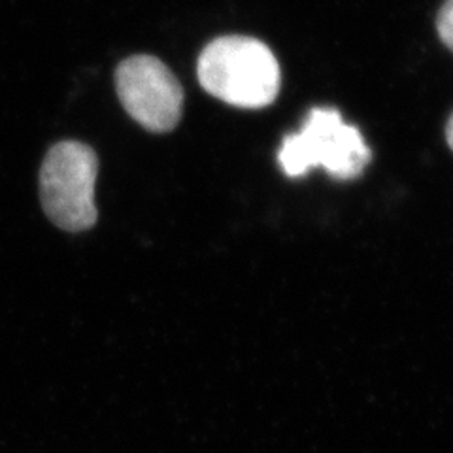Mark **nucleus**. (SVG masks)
Here are the masks:
<instances>
[{"mask_svg":"<svg viewBox=\"0 0 453 453\" xmlns=\"http://www.w3.org/2000/svg\"><path fill=\"white\" fill-rule=\"evenodd\" d=\"M198 81L206 93L238 108H265L280 91L281 74L274 53L248 36H221L198 59Z\"/></svg>","mask_w":453,"mask_h":453,"instance_id":"f257e3e1","label":"nucleus"},{"mask_svg":"<svg viewBox=\"0 0 453 453\" xmlns=\"http://www.w3.org/2000/svg\"><path fill=\"white\" fill-rule=\"evenodd\" d=\"M372 159L357 127L346 125L333 108H314L299 133L288 134L278 153L283 173L291 178L325 168L336 180H353Z\"/></svg>","mask_w":453,"mask_h":453,"instance_id":"f03ea898","label":"nucleus"},{"mask_svg":"<svg viewBox=\"0 0 453 453\" xmlns=\"http://www.w3.org/2000/svg\"><path fill=\"white\" fill-rule=\"evenodd\" d=\"M121 106L151 133L173 131L181 118L183 91L170 68L151 55H134L116 68Z\"/></svg>","mask_w":453,"mask_h":453,"instance_id":"20e7f679","label":"nucleus"},{"mask_svg":"<svg viewBox=\"0 0 453 453\" xmlns=\"http://www.w3.org/2000/svg\"><path fill=\"white\" fill-rule=\"evenodd\" d=\"M446 140H448L449 148L453 150V116L449 118V121H448V127H446Z\"/></svg>","mask_w":453,"mask_h":453,"instance_id":"423d86ee","label":"nucleus"},{"mask_svg":"<svg viewBox=\"0 0 453 453\" xmlns=\"http://www.w3.org/2000/svg\"><path fill=\"white\" fill-rule=\"evenodd\" d=\"M436 28L444 44L453 51V0H446L441 12H438Z\"/></svg>","mask_w":453,"mask_h":453,"instance_id":"39448f33","label":"nucleus"},{"mask_svg":"<svg viewBox=\"0 0 453 453\" xmlns=\"http://www.w3.org/2000/svg\"><path fill=\"white\" fill-rule=\"evenodd\" d=\"M96 153L83 142L65 140L48 151L40 168V201L59 229L81 233L96 223Z\"/></svg>","mask_w":453,"mask_h":453,"instance_id":"7ed1b4c3","label":"nucleus"}]
</instances>
